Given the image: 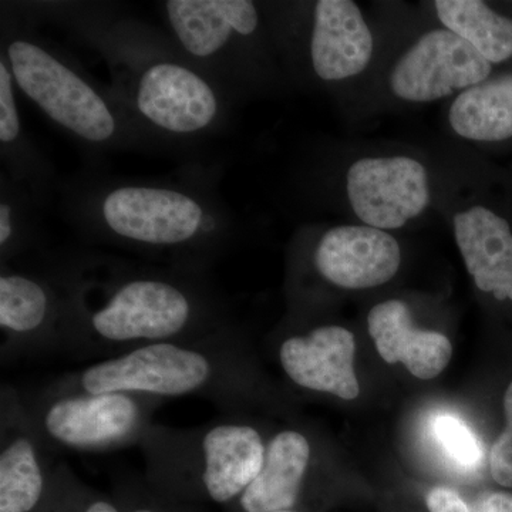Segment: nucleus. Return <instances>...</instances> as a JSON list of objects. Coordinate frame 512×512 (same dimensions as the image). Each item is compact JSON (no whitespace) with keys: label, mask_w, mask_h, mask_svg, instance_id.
Segmentation results:
<instances>
[{"label":"nucleus","mask_w":512,"mask_h":512,"mask_svg":"<svg viewBox=\"0 0 512 512\" xmlns=\"http://www.w3.org/2000/svg\"><path fill=\"white\" fill-rule=\"evenodd\" d=\"M69 329L64 353L103 360L141 346L234 332L220 301L185 272L82 265L67 269Z\"/></svg>","instance_id":"f257e3e1"},{"label":"nucleus","mask_w":512,"mask_h":512,"mask_svg":"<svg viewBox=\"0 0 512 512\" xmlns=\"http://www.w3.org/2000/svg\"><path fill=\"white\" fill-rule=\"evenodd\" d=\"M448 133L463 143L512 140V72L494 73L446 103Z\"/></svg>","instance_id":"6ab92c4d"},{"label":"nucleus","mask_w":512,"mask_h":512,"mask_svg":"<svg viewBox=\"0 0 512 512\" xmlns=\"http://www.w3.org/2000/svg\"><path fill=\"white\" fill-rule=\"evenodd\" d=\"M313 463L311 440L302 431L281 430L266 444L262 470L239 497L244 512L292 510Z\"/></svg>","instance_id":"a211bd4d"},{"label":"nucleus","mask_w":512,"mask_h":512,"mask_svg":"<svg viewBox=\"0 0 512 512\" xmlns=\"http://www.w3.org/2000/svg\"><path fill=\"white\" fill-rule=\"evenodd\" d=\"M295 18L271 28L279 62L312 86L356 96L375 70L383 39L353 0H316L293 5ZM269 22V20H268Z\"/></svg>","instance_id":"39448f33"},{"label":"nucleus","mask_w":512,"mask_h":512,"mask_svg":"<svg viewBox=\"0 0 512 512\" xmlns=\"http://www.w3.org/2000/svg\"><path fill=\"white\" fill-rule=\"evenodd\" d=\"M254 389L249 360L237 333L163 342L99 360L57 377L46 393L130 392L161 397H200L224 410L247 402Z\"/></svg>","instance_id":"f03ea898"},{"label":"nucleus","mask_w":512,"mask_h":512,"mask_svg":"<svg viewBox=\"0 0 512 512\" xmlns=\"http://www.w3.org/2000/svg\"><path fill=\"white\" fill-rule=\"evenodd\" d=\"M121 107L144 127L174 137L198 136L222 120L225 100L217 80L190 60L147 56L120 76Z\"/></svg>","instance_id":"9d476101"},{"label":"nucleus","mask_w":512,"mask_h":512,"mask_svg":"<svg viewBox=\"0 0 512 512\" xmlns=\"http://www.w3.org/2000/svg\"><path fill=\"white\" fill-rule=\"evenodd\" d=\"M50 453H111L138 446L165 399L150 394L46 393L26 399Z\"/></svg>","instance_id":"0eeeda50"},{"label":"nucleus","mask_w":512,"mask_h":512,"mask_svg":"<svg viewBox=\"0 0 512 512\" xmlns=\"http://www.w3.org/2000/svg\"><path fill=\"white\" fill-rule=\"evenodd\" d=\"M433 430L440 446L456 463L466 467H474L480 463V443L476 434L463 420L453 414H441L434 420Z\"/></svg>","instance_id":"5701e85b"},{"label":"nucleus","mask_w":512,"mask_h":512,"mask_svg":"<svg viewBox=\"0 0 512 512\" xmlns=\"http://www.w3.org/2000/svg\"><path fill=\"white\" fill-rule=\"evenodd\" d=\"M16 83L8 60L0 57V144L3 156L13 157L20 163L23 146L22 121H20ZM25 156V154H23Z\"/></svg>","instance_id":"412c9836"},{"label":"nucleus","mask_w":512,"mask_h":512,"mask_svg":"<svg viewBox=\"0 0 512 512\" xmlns=\"http://www.w3.org/2000/svg\"><path fill=\"white\" fill-rule=\"evenodd\" d=\"M274 512H296V511H293V510H284V511H274Z\"/></svg>","instance_id":"c756f323"},{"label":"nucleus","mask_w":512,"mask_h":512,"mask_svg":"<svg viewBox=\"0 0 512 512\" xmlns=\"http://www.w3.org/2000/svg\"><path fill=\"white\" fill-rule=\"evenodd\" d=\"M367 328L384 362L403 363L419 379L439 376L453 356L447 336L416 328L413 313L402 299H387L373 306Z\"/></svg>","instance_id":"f3484780"},{"label":"nucleus","mask_w":512,"mask_h":512,"mask_svg":"<svg viewBox=\"0 0 512 512\" xmlns=\"http://www.w3.org/2000/svg\"><path fill=\"white\" fill-rule=\"evenodd\" d=\"M355 352L350 330L322 325L286 336L279 343L278 359L288 379L301 389L353 400L360 392L353 369Z\"/></svg>","instance_id":"dca6fc26"},{"label":"nucleus","mask_w":512,"mask_h":512,"mask_svg":"<svg viewBox=\"0 0 512 512\" xmlns=\"http://www.w3.org/2000/svg\"><path fill=\"white\" fill-rule=\"evenodd\" d=\"M69 281L62 275L35 274L2 265L0 330L2 360L66 350Z\"/></svg>","instance_id":"f8f14e48"},{"label":"nucleus","mask_w":512,"mask_h":512,"mask_svg":"<svg viewBox=\"0 0 512 512\" xmlns=\"http://www.w3.org/2000/svg\"><path fill=\"white\" fill-rule=\"evenodd\" d=\"M266 444L255 424L222 416L197 427L153 424L138 448L157 490L225 504L241 497L258 476Z\"/></svg>","instance_id":"7ed1b4c3"},{"label":"nucleus","mask_w":512,"mask_h":512,"mask_svg":"<svg viewBox=\"0 0 512 512\" xmlns=\"http://www.w3.org/2000/svg\"><path fill=\"white\" fill-rule=\"evenodd\" d=\"M309 259L326 284L365 291L392 281L402 266L403 251L393 232L350 221L315 235Z\"/></svg>","instance_id":"4468645a"},{"label":"nucleus","mask_w":512,"mask_h":512,"mask_svg":"<svg viewBox=\"0 0 512 512\" xmlns=\"http://www.w3.org/2000/svg\"><path fill=\"white\" fill-rule=\"evenodd\" d=\"M49 450L12 386L0 394V512H32L42 503L49 481Z\"/></svg>","instance_id":"2eb2a0df"},{"label":"nucleus","mask_w":512,"mask_h":512,"mask_svg":"<svg viewBox=\"0 0 512 512\" xmlns=\"http://www.w3.org/2000/svg\"><path fill=\"white\" fill-rule=\"evenodd\" d=\"M127 512H161L157 508L151 507V505H138V507L130 508Z\"/></svg>","instance_id":"c85d7f7f"},{"label":"nucleus","mask_w":512,"mask_h":512,"mask_svg":"<svg viewBox=\"0 0 512 512\" xmlns=\"http://www.w3.org/2000/svg\"><path fill=\"white\" fill-rule=\"evenodd\" d=\"M29 238L28 211L18 192L2 188L0 201V256L2 265L18 256Z\"/></svg>","instance_id":"4be33fe9"},{"label":"nucleus","mask_w":512,"mask_h":512,"mask_svg":"<svg viewBox=\"0 0 512 512\" xmlns=\"http://www.w3.org/2000/svg\"><path fill=\"white\" fill-rule=\"evenodd\" d=\"M424 9L493 66L512 59V19L487 2L436 0L426 3Z\"/></svg>","instance_id":"aec40b11"},{"label":"nucleus","mask_w":512,"mask_h":512,"mask_svg":"<svg viewBox=\"0 0 512 512\" xmlns=\"http://www.w3.org/2000/svg\"><path fill=\"white\" fill-rule=\"evenodd\" d=\"M16 87L53 123L84 143L120 140L126 113L62 57L26 37H13L2 53Z\"/></svg>","instance_id":"6e6552de"},{"label":"nucleus","mask_w":512,"mask_h":512,"mask_svg":"<svg viewBox=\"0 0 512 512\" xmlns=\"http://www.w3.org/2000/svg\"><path fill=\"white\" fill-rule=\"evenodd\" d=\"M491 476L498 484L512 487V429L505 427L490 453Z\"/></svg>","instance_id":"b1692460"},{"label":"nucleus","mask_w":512,"mask_h":512,"mask_svg":"<svg viewBox=\"0 0 512 512\" xmlns=\"http://www.w3.org/2000/svg\"><path fill=\"white\" fill-rule=\"evenodd\" d=\"M99 227L121 245L200 262L222 237L211 202L188 188L123 184L97 200Z\"/></svg>","instance_id":"423d86ee"},{"label":"nucleus","mask_w":512,"mask_h":512,"mask_svg":"<svg viewBox=\"0 0 512 512\" xmlns=\"http://www.w3.org/2000/svg\"><path fill=\"white\" fill-rule=\"evenodd\" d=\"M79 512H120L119 508L107 500L101 498H87Z\"/></svg>","instance_id":"bb28decb"},{"label":"nucleus","mask_w":512,"mask_h":512,"mask_svg":"<svg viewBox=\"0 0 512 512\" xmlns=\"http://www.w3.org/2000/svg\"><path fill=\"white\" fill-rule=\"evenodd\" d=\"M444 184L441 210L478 291L512 302V228L490 205L468 198L461 187Z\"/></svg>","instance_id":"ddd939ff"},{"label":"nucleus","mask_w":512,"mask_h":512,"mask_svg":"<svg viewBox=\"0 0 512 512\" xmlns=\"http://www.w3.org/2000/svg\"><path fill=\"white\" fill-rule=\"evenodd\" d=\"M429 18L399 42L382 46L372 76L356 94L357 107L372 113L447 103L493 74V64Z\"/></svg>","instance_id":"20e7f679"},{"label":"nucleus","mask_w":512,"mask_h":512,"mask_svg":"<svg viewBox=\"0 0 512 512\" xmlns=\"http://www.w3.org/2000/svg\"><path fill=\"white\" fill-rule=\"evenodd\" d=\"M168 28L191 63L231 70L241 59L279 66L265 9L251 0H170L164 3ZM210 74V73H208Z\"/></svg>","instance_id":"9b49d317"},{"label":"nucleus","mask_w":512,"mask_h":512,"mask_svg":"<svg viewBox=\"0 0 512 512\" xmlns=\"http://www.w3.org/2000/svg\"><path fill=\"white\" fill-rule=\"evenodd\" d=\"M504 413L505 420H507V426L512 429V382L508 386L507 392L504 396Z\"/></svg>","instance_id":"cd10ccee"},{"label":"nucleus","mask_w":512,"mask_h":512,"mask_svg":"<svg viewBox=\"0 0 512 512\" xmlns=\"http://www.w3.org/2000/svg\"><path fill=\"white\" fill-rule=\"evenodd\" d=\"M426 504L430 512H471L463 497L447 487L433 488L427 494Z\"/></svg>","instance_id":"393cba45"},{"label":"nucleus","mask_w":512,"mask_h":512,"mask_svg":"<svg viewBox=\"0 0 512 512\" xmlns=\"http://www.w3.org/2000/svg\"><path fill=\"white\" fill-rule=\"evenodd\" d=\"M468 505L471 512H512V494L484 493Z\"/></svg>","instance_id":"a878e982"},{"label":"nucleus","mask_w":512,"mask_h":512,"mask_svg":"<svg viewBox=\"0 0 512 512\" xmlns=\"http://www.w3.org/2000/svg\"><path fill=\"white\" fill-rule=\"evenodd\" d=\"M444 184L421 154L373 151L343 163L338 191L352 221L394 234L424 220L440 205Z\"/></svg>","instance_id":"1a4fd4ad"}]
</instances>
